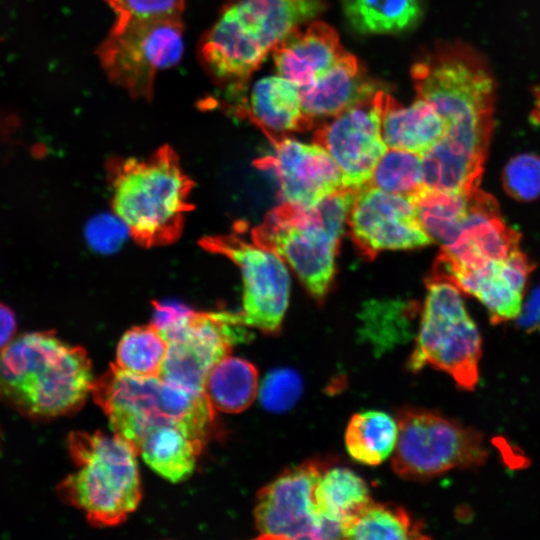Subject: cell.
<instances>
[{"label":"cell","instance_id":"obj_1","mask_svg":"<svg viewBox=\"0 0 540 540\" xmlns=\"http://www.w3.org/2000/svg\"><path fill=\"white\" fill-rule=\"evenodd\" d=\"M416 96L442 117L445 133L421 154L428 187H478L494 126L496 81L484 56L461 42L438 45L411 69Z\"/></svg>","mask_w":540,"mask_h":540},{"label":"cell","instance_id":"obj_2","mask_svg":"<svg viewBox=\"0 0 540 540\" xmlns=\"http://www.w3.org/2000/svg\"><path fill=\"white\" fill-rule=\"evenodd\" d=\"M94 380L85 349L52 331L21 334L0 353V402L32 420L77 412Z\"/></svg>","mask_w":540,"mask_h":540},{"label":"cell","instance_id":"obj_3","mask_svg":"<svg viewBox=\"0 0 540 540\" xmlns=\"http://www.w3.org/2000/svg\"><path fill=\"white\" fill-rule=\"evenodd\" d=\"M113 212L145 246L169 244L181 233L193 182L172 148L145 159H113L108 165Z\"/></svg>","mask_w":540,"mask_h":540},{"label":"cell","instance_id":"obj_4","mask_svg":"<svg viewBox=\"0 0 540 540\" xmlns=\"http://www.w3.org/2000/svg\"><path fill=\"white\" fill-rule=\"evenodd\" d=\"M113 433L137 452L142 439L164 425H178L205 441L215 428V409L204 393L190 391L161 376L142 377L111 364L91 389Z\"/></svg>","mask_w":540,"mask_h":540},{"label":"cell","instance_id":"obj_5","mask_svg":"<svg viewBox=\"0 0 540 540\" xmlns=\"http://www.w3.org/2000/svg\"><path fill=\"white\" fill-rule=\"evenodd\" d=\"M356 190L341 188L311 206L283 202L251 230L295 271L311 296L322 301L335 273V257Z\"/></svg>","mask_w":540,"mask_h":540},{"label":"cell","instance_id":"obj_6","mask_svg":"<svg viewBox=\"0 0 540 540\" xmlns=\"http://www.w3.org/2000/svg\"><path fill=\"white\" fill-rule=\"evenodd\" d=\"M68 450L76 468L58 485L60 499L94 526L125 521L142 496L136 450L119 435L101 431L70 433Z\"/></svg>","mask_w":540,"mask_h":540},{"label":"cell","instance_id":"obj_7","mask_svg":"<svg viewBox=\"0 0 540 540\" xmlns=\"http://www.w3.org/2000/svg\"><path fill=\"white\" fill-rule=\"evenodd\" d=\"M414 350L408 368L425 366L452 377L458 387L473 390L479 379L482 340L469 316L460 290L451 282L430 275Z\"/></svg>","mask_w":540,"mask_h":540},{"label":"cell","instance_id":"obj_8","mask_svg":"<svg viewBox=\"0 0 540 540\" xmlns=\"http://www.w3.org/2000/svg\"><path fill=\"white\" fill-rule=\"evenodd\" d=\"M398 439L391 456L394 472L422 481L455 468L482 465L488 452L474 428L430 410L405 407L397 413Z\"/></svg>","mask_w":540,"mask_h":540},{"label":"cell","instance_id":"obj_9","mask_svg":"<svg viewBox=\"0 0 540 540\" xmlns=\"http://www.w3.org/2000/svg\"><path fill=\"white\" fill-rule=\"evenodd\" d=\"M182 21L114 24L97 54L109 80L135 99L151 100L157 73L183 54Z\"/></svg>","mask_w":540,"mask_h":540},{"label":"cell","instance_id":"obj_10","mask_svg":"<svg viewBox=\"0 0 540 540\" xmlns=\"http://www.w3.org/2000/svg\"><path fill=\"white\" fill-rule=\"evenodd\" d=\"M244 224L228 235L210 236L200 244L239 267L243 280L241 322L268 335L280 332L290 292L289 273L282 257L244 237Z\"/></svg>","mask_w":540,"mask_h":540},{"label":"cell","instance_id":"obj_11","mask_svg":"<svg viewBox=\"0 0 540 540\" xmlns=\"http://www.w3.org/2000/svg\"><path fill=\"white\" fill-rule=\"evenodd\" d=\"M330 461L314 458L285 469L257 494L258 539H337L341 533L318 514L313 489Z\"/></svg>","mask_w":540,"mask_h":540},{"label":"cell","instance_id":"obj_12","mask_svg":"<svg viewBox=\"0 0 540 540\" xmlns=\"http://www.w3.org/2000/svg\"><path fill=\"white\" fill-rule=\"evenodd\" d=\"M246 339V326L238 312L193 311L188 321L166 339L168 352L160 376L204 393L205 380L214 365Z\"/></svg>","mask_w":540,"mask_h":540},{"label":"cell","instance_id":"obj_13","mask_svg":"<svg viewBox=\"0 0 540 540\" xmlns=\"http://www.w3.org/2000/svg\"><path fill=\"white\" fill-rule=\"evenodd\" d=\"M385 93L375 91L314 133L313 142L323 147L338 166L343 188L358 191L367 185L388 149L382 137Z\"/></svg>","mask_w":540,"mask_h":540},{"label":"cell","instance_id":"obj_14","mask_svg":"<svg viewBox=\"0 0 540 540\" xmlns=\"http://www.w3.org/2000/svg\"><path fill=\"white\" fill-rule=\"evenodd\" d=\"M347 224L358 251L369 260L384 250L414 249L434 242L411 197L370 184L357 191Z\"/></svg>","mask_w":540,"mask_h":540},{"label":"cell","instance_id":"obj_15","mask_svg":"<svg viewBox=\"0 0 540 540\" xmlns=\"http://www.w3.org/2000/svg\"><path fill=\"white\" fill-rule=\"evenodd\" d=\"M272 145L273 153L254 165L276 175L283 202L311 206L343 188L338 166L320 145L289 137Z\"/></svg>","mask_w":540,"mask_h":540},{"label":"cell","instance_id":"obj_16","mask_svg":"<svg viewBox=\"0 0 540 540\" xmlns=\"http://www.w3.org/2000/svg\"><path fill=\"white\" fill-rule=\"evenodd\" d=\"M268 53L227 6L198 46V58L208 76L236 95L245 88Z\"/></svg>","mask_w":540,"mask_h":540},{"label":"cell","instance_id":"obj_17","mask_svg":"<svg viewBox=\"0 0 540 540\" xmlns=\"http://www.w3.org/2000/svg\"><path fill=\"white\" fill-rule=\"evenodd\" d=\"M468 203L463 229L452 243L442 246L440 255L463 268L480 269L519 249L521 236L501 218L493 196L477 188Z\"/></svg>","mask_w":540,"mask_h":540},{"label":"cell","instance_id":"obj_18","mask_svg":"<svg viewBox=\"0 0 540 540\" xmlns=\"http://www.w3.org/2000/svg\"><path fill=\"white\" fill-rule=\"evenodd\" d=\"M236 116L245 118L276 142L291 132L311 129L314 122L303 109L299 88L279 76L263 77L255 82L249 95L233 108Z\"/></svg>","mask_w":540,"mask_h":540},{"label":"cell","instance_id":"obj_19","mask_svg":"<svg viewBox=\"0 0 540 540\" xmlns=\"http://www.w3.org/2000/svg\"><path fill=\"white\" fill-rule=\"evenodd\" d=\"M278 74L296 87L311 84L345 52L336 31L324 22L295 29L273 50Z\"/></svg>","mask_w":540,"mask_h":540},{"label":"cell","instance_id":"obj_20","mask_svg":"<svg viewBox=\"0 0 540 540\" xmlns=\"http://www.w3.org/2000/svg\"><path fill=\"white\" fill-rule=\"evenodd\" d=\"M299 92L305 115L315 123L317 118L340 114L375 91L366 81L356 57L344 53Z\"/></svg>","mask_w":540,"mask_h":540},{"label":"cell","instance_id":"obj_21","mask_svg":"<svg viewBox=\"0 0 540 540\" xmlns=\"http://www.w3.org/2000/svg\"><path fill=\"white\" fill-rule=\"evenodd\" d=\"M227 6L271 52L300 24L320 14L326 3L324 0H236Z\"/></svg>","mask_w":540,"mask_h":540},{"label":"cell","instance_id":"obj_22","mask_svg":"<svg viewBox=\"0 0 540 540\" xmlns=\"http://www.w3.org/2000/svg\"><path fill=\"white\" fill-rule=\"evenodd\" d=\"M445 133V123L434 106L416 96L409 106L400 105L385 93L382 137L388 148L423 154L437 144Z\"/></svg>","mask_w":540,"mask_h":540},{"label":"cell","instance_id":"obj_23","mask_svg":"<svg viewBox=\"0 0 540 540\" xmlns=\"http://www.w3.org/2000/svg\"><path fill=\"white\" fill-rule=\"evenodd\" d=\"M205 443L184 427L164 425L142 439L137 453L157 474L177 483L192 475Z\"/></svg>","mask_w":540,"mask_h":540},{"label":"cell","instance_id":"obj_24","mask_svg":"<svg viewBox=\"0 0 540 540\" xmlns=\"http://www.w3.org/2000/svg\"><path fill=\"white\" fill-rule=\"evenodd\" d=\"M313 500L321 518L341 532L343 526L372 501L366 482L358 474L333 465L317 480Z\"/></svg>","mask_w":540,"mask_h":540},{"label":"cell","instance_id":"obj_25","mask_svg":"<svg viewBox=\"0 0 540 540\" xmlns=\"http://www.w3.org/2000/svg\"><path fill=\"white\" fill-rule=\"evenodd\" d=\"M259 392L256 367L249 361L227 355L209 372L204 394L215 410L240 413L249 408Z\"/></svg>","mask_w":540,"mask_h":540},{"label":"cell","instance_id":"obj_26","mask_svg":"<svg viewBox=\"0 0 540 540\" xmlns=\"http://www.w3.org/2000/svg\"><path fill=\"white\" fill-rule=\"evenodd\" d=\"M397 439V420L378 410L354 414L345 432L349 455L355 461L369 466L379 465L392 455Z\"/></svg>","mask_w":540,"mask_h":540},{"label":"cell","instance_id":"obj_27","mask_svg":"<svg viewBox=\"0 0 540 540\" xmlns=\"http://www.w3.org/2000/svg\"><path fill=\"white\" fill-rule=\"evenodd\" d=\"M468 196L423 186L410 197L425 231L433 241L446 246L457 238L465 225Z\"/></svg>","mask_w":540,"mask_h":540},{"label":"cell","instance_id":"obj_28","mask_svg":"<svg viewBox=\"0 0 540 540\" xmlns=\"http://www.w3.org/2000/svg\"><path fill=\"white\" fill-rule=\"evenodd\" d=\"M349 24L362 34L397 33L420 19V0H342Z\"/></svg>","mask_w":540,"mask_h":540},{"label":"cell","instance_id":"obj_29","mask_svg":"<svg viewBox=\"0 0 540 540\" xmlns=\"http://www.w3.org/2000/svg\"><path fill=\"white\" fill-rule=\"evenodd\" d=\"M423 527L399 506L371 501L349 520L342 531L348 539H422Z\"/></svg>","mask_w":540,"mask_h":540},{"label":"cell","instance_id":"obj_30","mask_svg":"<svg viewBox=\"0 0 540 540\" xmlns=\"http://www.w3.org/2000/svg\"><path fill=\"white\" fill-rule=\"evenodd\" d=\"M168 342L152 324L135 326L121 337L116 363L121 370L142 377L160 376Z\"/></svg>","mask_w":540,"mask_h":540},{"label":"cell","instance_id":"obj_31","mask_svg":"<svg viewBox=\"0 0 540 540\" xmlns=\"http://www.w3.org/2000/svg\"><path fill=\"white\" fill-rule=\"evenodd\" d=\"M368 184L392 194L414 195L424 186L421 155L388 148Z\"/></svg>","mask_w":540,"mask_h":540},{"label":"cell","instance_id":"obj_32","mask_svg":"<svg viewBox=\"0 0 540 540\" xmlns=\"http://www.w3.org/2000/svg\"><path fill=\"white\" fill-rule=\"evenodd\" d=\"M472 296L485 306L494 324L514 319L522 310L523 293L502 277L497 261L481 269Z\"/></svg>","mask_w":540,"mask_h":540},{"label":"cell","instance_id":"obj_33","mask_svg":"<svg viewBox=\"0 0 540 540\" xmlns=\"http://www.w3.org/2000/svg\"><path fill=\"white\" fill-rule=\"evenodd\" d=\"M116 14L114 24L181 21L184 0H107Z\"/></svg>","mask_w":540,"mask_h":540},{"label":"cell","instance_id":"obj_34","mask_svg":"<svg viewBox=\"0 0 540 540\" xmlns=\"http://www.w3.org/2000/svg\"><path fill=\"white\" fill-rule=\"evenodd\" d=\"M507 194L518 201L540 196V155L525 153L511 158L502 173Z\"/></svg>","mask_w":540,"mask_h":540},{"label":"cell","instance_id":"obj_35","mask_svg":"<svg viewBox=\"0 0 540 540\" xmlns=\"http://www.w3.org/2000/svg\"><path fill=\"white\" fill-rule=\"evenodd\" d=\"M302 381L291 369H277L266 375L260 388L262 406L271 412L289 410L299 399Z\"/></svg>","mask_w":540,"mask_h":540},{"label":"cell","instance_id":"obj_36","mask_svg":"<svg viewBox=\"0 0 540 540\" xmlns=\"http://www.w3.org/2000/svg\"><path fill=\"white\" fill-rule=\"evenodd\" d=\"M194 310L179 303H154L152 325L167 339L178 331L190 318Z\"/></svg>","mask_w":540,"mask_h":540},{"label":"cell","instance_id":"obj_37","mask_svg":"<svg viewBox=\"0 0 540 540\" xmlns=\"http://www.w3.org/2000/svg\"><path fill=\"white\" fill-rule=\"evenodd\" d=\"M90 226L103 231L104 233H89L88 239L99 248L116 247L123 236V230L113 219L101 218L95 220Z\"/></svg>","mask_w":540,"mask_h":540},{"label":"cell","instance_id":"obj_38","mask_svg":"<svg viewBox=\"0 0 540 540\" xmlns=\"http://www.w3.org/2000/svg\"><path fill=\"white\" fill-rule=\"evenodd\" d=\"M16 330L17 321L13 310L0 302V353L13 341Z\"/></svg>","mask_w":540,"mask_h":540},{"label":"cell","instance_id":"obj_39","mask_svg":"<svg viewBox=\"0 0 540 540\" xmlns=\"http://www.w3.org/2000/svg\"><path fill=\"white\" fill-rule=\"evenodd\" d=\"M532 300V299H531ZM528 318L532 325L540 331V291L530 302Z\"/></svg>","mask_w":540,"mask_h":540},{"label":"cell","instance_id":"obj_40","mask_svg":"<svg viewBox=\"0 0 540 540\" xmlns=\"http://www.w3.org/2000/svg\"><path fill=\"white\" fill-rule=\"evenodd\" d=\"M1 118L2 117L0 116V127H3V126L8 127V126H13L14 125L13 122H5V121L3 122V121H1L2 120Z\"/></svg>","mask_w":540,"mask_h":540}]
</instances>
